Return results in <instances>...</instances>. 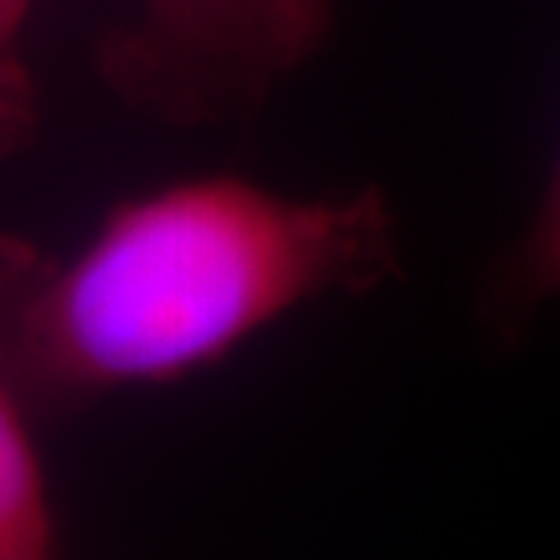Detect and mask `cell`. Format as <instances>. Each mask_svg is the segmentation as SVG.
<instances>
[{
	"mask_svg": "<svg viewBox=\"0 0 560 560\" xmlns=\"http://www.w3.org/2000/svg\"><path fill=\"white\" fill-rule=\"evenodd\" d=\"M30 419L26 397L0 357V560H44L62 546Z\"/></svg>",
	"mask_w": 560,
	"mask_h": 560,
	"instance_id": "3",
	"label": "cell"
},
{
	"mask_svg": "<svg viewBox=\"0 0 560 560\" xmlns=\"http://www.w3.org/2000/svg\"><path fill=\"white\" fill-rule=\"evenodd\" d=\"M400 273L378 186L288 197L200 175L120 200L70 255L0 233V357L30 411L55 416L219 364L324 295Z\"/></svg>",
	"mask_w": 560,
	"mask_h": 560,
	"instance_id": "1",
	"label": "cell"
},
{
	"mask_svg": "<svg viewBox=\"0 0 560 560\" xmlns=\"http://www.w3.org/2000/svg\"><path fill=\"white\" fill-rule=\"evenodd\" d=\"M550 299H560V156L528 230L510 244L488 277L485 317L506 331Z\"/></svg>",
	"mask_w": 560,
	"mask_h": 560,
	"instance_id": "4",
	"label": "cell"
},
{
	"mask_svg": "<svg viewBox=\"0 0 560 560\" xmlns=\"http://www.w3.org/2000/svg\"><path fill=\"white\" fill-rule=\"evenodd\" d=\"M331 22L335 0H131L98 40V77L164 125H222L262 109Z\"/></svg>",
	"mask_w": 560,
	"mask_h": 560,
	"instance_id": "2",
	"label": "cell"
},
{
	"mask_svg": "<svg viewBox=\"0 0 560 560\" xmlns=\"http://www.w3.org/2000/svg\"><path fill=\"white\" fill-rule=\"evenodd\" d=\"M33 0H0V161L19 156L37 139L40 95L26 59Z\"/></svg>",
	"mask_w": 560,
	"mask_h": 560,
	"instance_id": "5",
	"label": "cell"
}]
</instances>
